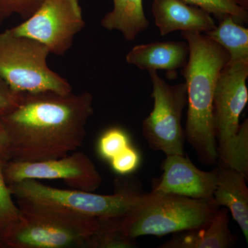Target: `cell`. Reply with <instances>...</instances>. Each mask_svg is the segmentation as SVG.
<instances>
[{
    "label": "cell",
    "instance_id": "e0dca14e",
    "mask_svg": "<svg viewBox=\"0 0 248 248\" xmlns=\"http://www.w3.org/2000/svg\"><path fill=\"white\" fill-rule=\"evenodd\" d=\"M213 30L205 32L214 42L223 47L229 55L228 63L248 61V29L227 16Z\"/></svg>",
    "mask_w": 248,
    "mask_h": 248
},
{
    "label": "cell",
    "instance_id": "ffe728a7",
    "mask_svg": "<svg viewBox=\"0 0 248 248\" xmlns=\"http://www.w3.org/2000/svg\"><path fill=\"white\" fill-rule=\"evenodd\" d=\"M130 145V139L125 130L111 128L106 130L99 138L97 149L103 159L110 161Z\"/></svg>",
    "mask_w": 248,
    "mask_h": 248
},
{
    "label": "cell",
    "instance_id": "7c38bea8",
    "mask_svg": "<svg viewBox=\"0 0 248 248\" xmlns=\"http://www.w3.org/2000/svg\"><path fill=\"white\" fill-rule=\"evenodd\" d=\"M151 11L161 36L177 31L205 33L216 27L211 15L183 0H153Z\"/></svg>",
    "mask_w": 248,
    "mask_h": 248
},
{
    "label": "cell",
    "instance_id": "3957f363",
    "mask_svg": "<svg viewBox=\"0 0 248 248\" xmlns=\"http://www.w3.org/2000/svg\"><path fill=\"white\" fill-rule=\"evenodd\" d=\"M248 61L227 63L217 80L213 102V122L217 164L248 177V120L240 116L248 101L246 81Z\"/></svg>",
    "mask_w": 248,
    "mask_h": 248
},
{
    "label": "cell",
    "instance_id": "8fae6325",
    "mask_svg": "<svg viewBox=\"0 0 248 248\" xmlns=\"http://www.w3.org/2000/svg\"><path fill=\"white\" fill-rule=\"evenodd\" d=\"M163 173L152 192L174 194L197 200H213L218 169L203 171L185 155L166 156L161 164Z\"/></svg>",
    "mask_w": 248,
    "mask_h": 248
},
{
    "label": "cell",
    "instance_id": "52a82bcc",
    "mask_svg": "<svg viewBox=\"0 0 248 248\" xmlns=\"http://www.w3.org/2000/svg\"><path fill=\"white\" fill-rule=\"evenodd\" d=\"M50 53L38 41L6 29L0 33V78L16 93L73 92L70 83L49 68Z\"/></svg>",
    "mask_w": 248,
    "mask_h": 248
},
{
    "label": "cell",
    "instance_id": "d6986e66",
    "mask_svg": "<svg viewBox=\"0 0 248 248\" xmlns=\"http://www.w3.org/2000/svg\"><path fill=\"white\" fill-rule=\"evenodd\" d=\"M187 4L197 6L221 20L232 16L240 24L248 23V13L234 0H183Z\"/></svg>",
    "mask_w": 248,
    "mask_h": 248
},
{
    "label": "cell",
    "instance_id": "277c9868",
    "mask_svg": "<svg viewBox=\"0 0 248 248\" xmlns=\"http://www.w3.org/2000/svg\"><path fill=\"white\" fill-rule=\"evenodd\" d=\"M19 218L0 234L4 248H84L100 221L60 209L17 201Z\"/></svg>",
    "mask_w": 248,
    "mask_h": 248
},
{
    "label": "cell",
    "instance_id": "cb8c5ba5",
    "mask_svg": "<svg viewBox=\"0 0 248 248\" xmlns=\"http://www.w3.org/2000/svg\"><path fill=\"white\" fill-rule=\"evenodd\" d=\"M21 93L14 92L0 78V116L12 110L17 105Z\"/></svg>",
    "mask_w": 248,
    "mask_h": 248
},
{
    "label": "cell",
    "instance_id": "8992f818",
    "mask_svg": "<svg viewBox=\"0 0 248 248\" xmlns=\"http://www.w3.org/2000/svg\"><path fill=\"white\" fill-rule=\"evenodd\" d=\"M9 187L17 201L60 209L100 222L111 218L124 219L146 194L121 185L117 186L113 195H98L76 189L56 188L34 179L22 181Z\"/></svg>",
    "mask_w": 248,
    "mask_h": 248
},
{
    "label": "cell",
    "instance_id": "603a6c76",
    "mask_svg": "<svg viewBox=\"0 0 248 248\" xmlns=\"http://www.w3.org/2000/svg\"><path fill=\"white\" fill-rule=\"evenodd\" d=\"M111 167L115 172L122 175L130 174L138 169L140 163V154L131 146L114 156L110 161Z\"/></svg>",
    "mask_w": 248,
    "mask_h": 248
},
{
    "label": "cell",
    "instance_id": "2e32d148",
    "mask_svg": "<svg viewBox=\"0 0 248 248\" xmlns=\"http://www.w3.org/2000/svg\"><path fill=\"white\" fill-rule=\"evenodd\" d=\"M113 8L101 20L106 30L120 32L124 39L134 41L148 29L149 21L143 10V0H112Z\"/></svg>",
    "mask_w": 248,
    "mask_h": 248
},
{
    "label": "cell",
    "instance_id": "d4e9b609",
    "mask_svg": "<svg viewBox=\"0 0 248 248\" xmlns=\"http://www.w3.org/2000/svg\"><path fill=\"white\" fill-rule=\"evenodd\" d=\"M11 159V143L9 134L0 118V162L4 164Z\"/></svg>",
    "mask_w": 248,
    "mask_h": 248
},
{
    "label": "cell",
    "instance_id": "6da1fadb",
    "mask_svg": "<svg viewBox=\"0 0 248 248\" xmlns=\"http://www.w3.org/2000/svg\"><path fill=\"white\" fill-rule=\"evenodd\" d=\"M93 113L89 92L21 93L17 105L0 116L11 140V160L58 159L78 151Z\"/></svg>",
    "mask_w": 248,
    "mask_h": 248
},
{
    "label": "cell",
    "instance_id": "7402d4cb",
    "mask_svg": "<svg viewBox=\"0 0 248 248\" xmlns=\"http://www.w3.org/2000/svg\"><path fill=\"white\" fill-rule=\"evenodd\" d=\"M43 0H0V26L14 16L26 19L38 9Z\"/></svg>",
    "mask_w": 248,
    "mask_h": 248
},
{
    "label": "cell",
    "instance_id": "484cf974",
    "mask_svg": "<svg viewBox=\"0 0 248 248\" xmlns=\"http://www.w3.org/2000/svg\"><path fill=\"white\" fill-rule=\"evenodd\" d=\"M235 2L238 5H239L243 9H246V11L248 10V0H234Z\"/></svg>",
    "mask_w": 248,
    "mask_h": 248
},
{
    "label": "cell",
    "instance_id": "44dd1931",
    "mask_svg": "<svg viewBox=\"0 0 248 248\" xmlns=\"http://www.w3.org/2000/svg\"><path fill=\"white\" fill-rule=\"evenodd\" d=\"M19 217V208L13 200L9 185L3 172V164L0 162V234L14 224Z\"/></svg>",
    "mask_w": 248,
    "mask_h": 248
},
{
    "label": "cell",
    "instance_id": "30bf717a",
    "mask_svg": "<svg viewBox=\"0 0 248 248\" xmlns=\"http://www.w3.org/2000/svg\"><path fill=\"white\" fill-rule=\"evenodd\" d=\"M8 185L27 179H60L76 190L94 192L102 184V177L87 155L76 151L58 159L24 161L10 160L3 164Z\"/></svg>",
    "mask_w": 248,
    "mask_h": 248
},
{
    "label": "cell",
    "instance_id": "5bb4252c",
    "mask_svg": "<svg viewBox=\"0 0 248 248\" xmlns=\"http://www.w3.org/2000/svg\"><path fill=\"white\" fill-rule=\"evenodd\" d=\"M218 165L213 200L217 205L229 209L248 241V188L244 174L236 170Z\"/></svg>",
    "mask_w": 248,
    "mask_h": 248
},
{
    "label": "cell",
    "instance_id": "ba28073f",
    "mask_svg": "<svg viewBox=\"0 0 248 248\" xmlns=\"http://www.w3.org/2000/svg\"><path fill=\"white\" fill-rule=\"evenodd\" d=\"M154 100L153 110L142 122V133L150 148L166 156L185 155V133L182 115L187 106L186 83L170 85L157 74L148 72Z\"/></svg>",
    "mask_w": 248,
    "mask_h": 248
},
{
    "label": "cell",
    "instance_id": "4316f807",
    "mask_svg": "<svg viewBox=\"0 0 248 248\" xmlns=\"http://www.w3.org/2000/svg\"><path fill=\"white\" fill-rule=\"evenodd\" d=\"M4 247V245H3L2 242H1V240H0V248H2Z\"/></svg>",
    "mask_w": 248,
    "mask_h": 248
},
{
    "label": "cell",
    "instance_id": "5b68a950",
    "mask_svg": "<svg viewBox=\"0 0 248 248\" xmlns=\"http://www.w3.org/2000/svg\"><path fill=\"white\" fill-rule=\"evenodd\" d=\"M220 207L214 200H197L151 192L124 218L122 231L130 239L164 236L207 226Z\"/></svg>",
    "mask_w": 248,
    "mask_h": 248
},
{
    "label": "cell",
    "instance_id": "9c48e42d",
    "mask_svg": "<svg viewBox=\"0 0 248 248\" xmlns=\"http://www.w3.org/2000/svg\"><path fill=\"white\" fill-rule=\"evenodd\" d=\"M86 25L79 0H43L30 17L9 29L16 35L38 41L62 57Z\"/></svg>",
    "mask_w": 248,
    "mask_h": 248
},
{
    "label": "cell",
    "instance_id": "9a60e30c",
    "mask_svg": "<svg viewBox=\"0 0 248 248\" xmlns=\"http://www.w3.org/2000/svg\"><path fill=\"white\" fill-rule=\"evenodd\" d=\"M228 210L219 208L211 222L197 229L179 232L160 248H228L234 245L229 226Z\"/></svg>",
    "mask_w": 248,
    "mask_h": 248
},
{
    "label": "cell",
    "instance_id": "ac0fdd59",
    "mask_svg": "<svg viewBox=\"0 0 248 248\" xmlns=\"http://www.w3.org/2000/svg\"><path fill=\"white\" fill-rule=\"evenodd\" d=\"M122 219H110L100 223L97 231L86 240L85 248H136V239H130L122 231Z\"/></svg>",
    "mask_w": 248,
    "mask_h": 248
},
{
    "label": "cell",
    "instance_id": "4fadbf2b",
    "mask_svg": "<svg viewBox=\"0 0 248 248\" xmlns=\"http://www.w3.org/2000/svg\"><path fill=\"white\" fill-rule=\"evenodd\" d=\"M188 55L186 40L156 42L135 46L125 55V61L143 71L164 70L174 77L186 66Z\"/></svg>",
    "mask_w": 248,
    "mask_h": 248
},
{
    "label": "cell",
    "instance_id": "7a4b0ae2",
    "mask_svg": "<svg viewBox=\"0 0 248 248\" xmlns=\"http://www.w3.org/2000/svg\"><path fill=\"white\" fill-rule=\"evenodd\" d=\"M189 46L182 75L187 89L186 140L202 164L215 166L218 161L213 122L214 94L221 70L229 55L221 46L202 32H182Z\"/></svg>",
    "mask_w": 248,
    "mask_h": 248
}]
</instances>
